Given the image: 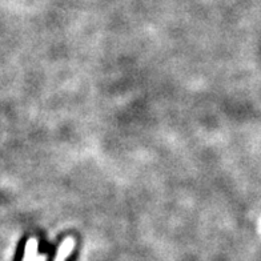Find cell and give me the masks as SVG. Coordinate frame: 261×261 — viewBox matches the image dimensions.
<instances>
[{"mask_svg": "<svg viewBox=\"0 0 261 261\" xmlns=\"http://www.w3.org/2000/svg\"><path fill=\"white\" fill-rule=\"evenodd\" d=\"M36 254H38V240L36 239H30L25 244V252L23 261H35L36 260Z\"/></svg>", "mask_w": 261, "mask_h": 261, "instance_id": "cell-2", "label": "cell"}, {"mask_svg": "<svg viewBox=\"0 0 261 261\" xmlns=\"http://www.w3.org/2000/svg\"><path fill=\"white\" fill-rule=\"evenodd\" d=\"M75 239L73 237H67L64 241H63L60 247L58 249V253H56L55 261H65L69 254L72 253L73 248H75Z\"/></svg>", "mask_w": 261, "mask_h": 261, "instance_id": "cell-1", "label": "cell"}, {"mask_svg": "<svg viewBox=\"0 0 261 261\" xmlns=\"http://www.w3.org/2000/svg\"><path fill=\"white\" fill-rule=\"evenodd\" d=\"M35 261H47V254H41L40 257H38Z\"/></svg>", "mask_w": 261, "mask_h": 261, "instance_id": "cell-3", "label": "cell"}]
</instances>
